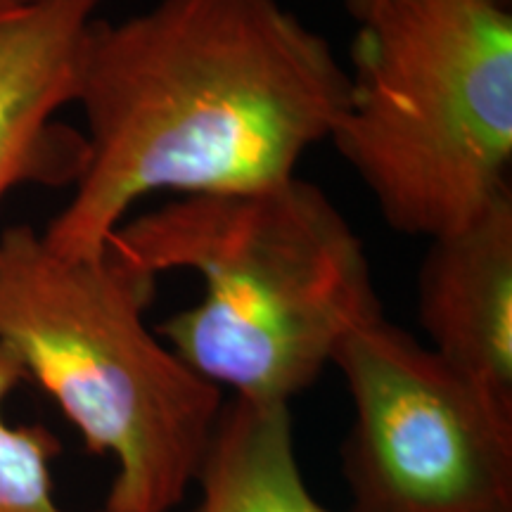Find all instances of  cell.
Returning <instances> with one entry per match:
<instances>
[{
    "label": "cell",
    "instance_id": "6da1fadb",
    "mask_svg": "<svg viewBox=\"0 0 512 512\" xmlns=\"http://www.w3.org/2000/svg\"><path fill=\"white\" fill-rule=\"evenodd\" d=\"M347 69L280 0H157L95 19L74 105L86 119L74 192L43 230L67 259H98L155 192L228 195L297 176L330 140Z\"/></svg>",
    "mask_w": 512,
    "mask_h": 512
},
{
    "label": "cell",
    "instance_id": "7a4b0ae2",
    "mask_svg": "<svg viewBox=\"0 0 512 512\" xmlns=\"http://www.w3.org/2000/svg\"><path fill=\"white\" fill-rule=\"evenodd\" d=\"M107 249L155 278L181 268L200 275V302L155 332L190 370L240 399L290 403L358 323L382 313L361 238L299 176L166 202L121 223Z\"/></svg>",
    "mask_w": 512,
    "mask_h": 512
},
{
    "label": "cell",
    "instance_id": "3957f363",
    "mask_svg": "<svg viewBox=\"0 0 512 512\" xmlns=\"http://www.w3.org/2000/svg\"><path fill=\"white\" fill-rule=\"evenodd\" d=\"M157 278L112 249L67 259L31 226L0 230V344L117 465L102 512H169L195 484L223 392L147 328Z\"/></svg>",
    "mask_w": 512,
    "mask_h": 512
},
{
    "label": "cell",
    "instance_id": "277c9868",
    "mask_svg": "<svg viewBox=\"0 0 512 512\" xmlns=\"http://www.w3.org/2000/svg\"><path fill=\"white\" fill-rule=\"evenodd\" d=\"M332 145L389 228L432 240L510 190V0H349Z\"/></svg>",
    "mask_w": 512,
    "mask_h": 512
},
{
    "label": "cell",
    "instance_id": "5b68a950",
    "mask_svg": "<svg viewBox=\"0 0 512 512\" xmlns=\"http://www.w3.org/2000/svg\"><path fill=\"white\" fill-rule=\"evenodd\" d=\"M332 363L354 406L351 512H512L510 411L382 313Z\"/></svg>",
    "mask_w": 512,
    "mask_h": 512
},
{
    "label": "cell",
    "instance_id": "8992f818",
    "mask_svg": "<svg viewBox=\"0 0 512 512\" xmlns=\"http://www.w3.org/2000/svg\"><path fill=\"white\" fill-rule=\"evenodd\" d=\"M105 0L0 8V204L22 183L76 181L83 138L55 114L74 105L81 50Z\"/></svg>",
    "mask_w": 512,
    "mask_h": 512
},
{
    "label": "cell",
    "instance_id": "52a82bcc",
    "mask_svg": "<svg viewBox=\"0 0 512 512\" xmlns=\"http://www.w3.org/2000/svg\"><path fill=\"white\" fill-rule=\"evenodd\" d=\"M418 316L434 354L512 413V190L430 240Z\"/></svg>",
    "mask_w": 512,
    "mask_h": 512
},
{
    "label": "cell",
    "instance_id": "ba28073f",
    "mask_svg": "<svg viewBox=\"0 0 512 512\" xmlns=\"http://www.w3.org/2000/svg\"><path fill=\"white\" fill-rule=\"evenodd\" d=\"M195 512H332L306 489L294 448L290 403H223L197 472Z\"/></svg>",
    "mask_w": 512,
    "mask_h": 512
},
{
    "label": "cell",
    "instance_id": "9c48e42d",
    "mask_svg": "<svg viewBox=\"0 0 512 512\" xmlns=\"http://www.w3.org/2000/svg\"><path fill=\"white\" fill-rule=\"evenodd\" d=\"M24 380L22 363L0 344V512H64L50 475L60 441L46 427L10 425L5 418V401Z\"/></svg>",
    "mask_w": 512,
    "mask_h": 512
},
{
    "label": "cell",
    "instance_id": "30bf717a",
    "mask_svg": "<svg viewBox=\"0 0 512 512\" xmlns=\"http://www.w3.org/2000/svg\"><path fill=\"white\" fill-rule=\"evenodd\" d=\"M29 0H0V8H15V5H24Z\"/></svg>",
    "mask_w": 512,
    "mask_h": 512
},
{
    "label": "cell",
    "instance_id": "8fae6325",
    "mask_svg": "<svg viewBox=\"0 0 512 512\" xmlns=\"http://www.w3.org/2000/svg\"><path fill=\"white\" fill-rule=\"evenodd\" d=\"M510 3H512V0H510Z\"/></svg>",
    "mask_w": 512,
    "mask_h": 512
}]
</instances>
